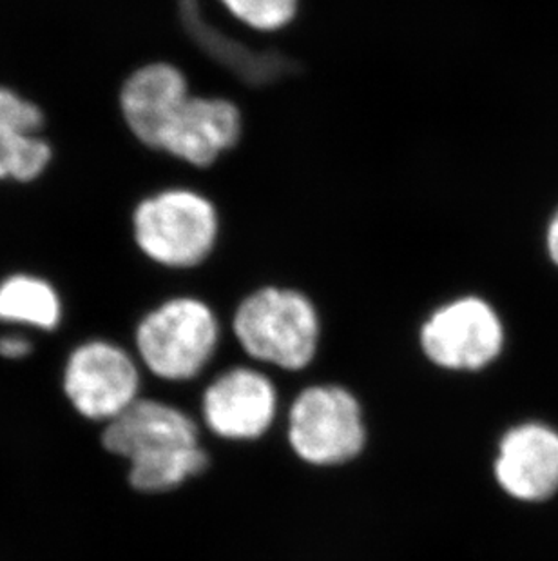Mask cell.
Returning a JSON list of instances; mask_svg holds the SVG:
<instances>
[{
    "label": "cell",
    "mask_w": 558,
    "mask_h": 561,
    "mask_svg": "<svg viewBox=\"0 0 558 561\" xmlns=\"http://www.w3.org/2000/svg\"><path fill=\"white\" fill-rule=\"evenodd\" d=\"M220 229L217 204L189 186L159 187L131 215L138 251L171 273H193L206 265L217 251Z\"/></svg>",
    "instance_id": "obj_1"
},
{
    "label": "cell",
    "mask_w": 558,
    "mask_h": 561,
    "mask_svg": "<svg viewBox=\"0 0 558 561\" xmlns=\"http://www.w3.org/2000/svg\"><path fill=\"white\" fill-rule=\"evenodd\" d=\"M229 329L251 360L283 371H303L323 344L322 312L292 287L265 286L237 304Z\"/></svg>",
    "instance_id": "obj_2"
},
{
    "label": "cell",
    "mask_w": 558,
    "mask_h": 561,
    "mask_svg": "<svg viewBox=\"0 0 558 561\" xmlns=\"http://www.w3.org/2000/svg\"><path fill=\"white\" fill-rule=\"evenodd\" d=\"M222 331V318L211 304L190 293H176L138 320L132 351L143 371L179 383L211 364Z\"/></svg>",
    "instance_id": "obj_3"
},
{
    "label": "cell",
    "mask_w": 558,
    "mask_h": 561,
    "mask_svg": "<svg viewBox=\"0 0 558 561\" xmlns=\"http://www.w3.org/2000/svg\"><path fill=\"white\" fill-rule=\"evenodd\" d=\"M142 371L135 351L113 340H84L63 362V398L80 419L104 427L142 398Z\"/></svg>",
    "instance_id": "obj_4"
},
{
    "label": "cell",
    "mask_w": 558,
    "mask_h": 561,
    "mask_svg": "<svg viewBox=\"0 0 558 561\" xmlns=\"http://www.w3.org/2000/svg\"><path fill=\"white\" fill-rule=\"evenodd\" d=\"M504 342L501 312L479 295L441 304L417 329L422 355L444 371H483L501 356Z\"/></svg>",
    "instance_id": "obj_5"
},
{
    "label": "cell",
    "mask_w": 558,
    "mask_h": 561,
    "mask_svg": "<svg viewBox=\"0 0 558 561\" xmlns=\"http://www.w3.org/2000/svg\"><path fill=\"white\" fill-rule=\"evenodd\" d=\"M289 444L311 466H342L367 444L363 409L339 386H311L298 394L287 419Z\"/></svg>",
    "instance_id": "obj_6"
},
{
    "label": "cell",
    "mask_w": 558,
    "mask_h": 561,
    "mask_svg": "<svg viewBox=\"0 0 558 561\" xmlns=\"http://www.w3.org/2000/svg\"><path fill=\"white\" fill-rule=\"evenodd\" d=\"M101 442L127 469L156 466L201 445L198 425L184 409L146 397L104 425Z\"/></svg>",
    "instance_id": "obj_7"
},
{
    "label": "cell",
    "mask_w": 558,
    "mask_h": 561,
    "mask_svg": "<svg viewBox=\"0 0 558 561\" xmlns=\"http://www.w3.org/2000/svg\"><path fill=\"white\" fill-rule=\"evenodd\" d=\"M278 392L267 375L253 367H232L218 375L201 397V420L218 438L258 439L275 424Z\"/></svg>",
    "instance_id": "obj_8"
},
{
    "label": "cell",
    "mask_w": 558,
    "mask_h": 561,
    "mask_svg": "<svg viewBox=\"0 0 558 561\" xmlns=\"http://www.w3.org/2000/svg\"><path fill=\"white\" fill-rule=\"evenodd\" d=\"M242 133V112L234 102L193 93L167 127L159 153L190 170H209L240 142Z\"/></svg>",
    "instance_id": "obj_9"
},
{
    "label": "cell",
    "mask_w": 558,
    "mask_h": 561,
    "mask_svg": "<svg viewBox=\"0 0 558 561\" xmlns=\"http://www.w3.org/2000/svg\"><path fill=\"white\" fill-rule=\"evenodd\" d=\"M190 96L193 85L184 69L153 60L135 69L121 85V118L143 148L159 153L167 127Z\"/></svg>",
    "instance_id": "obj_10"
},
{
    "label": "cell",
    "mask_w": 558,
    "mask_h": 561,
    "mask_svg": "<svg viewBox=\"0 0 558 561\" xmlns=\"http://www.w3.org/2000/svg\"><path fill=\"white\" fill-rule=\"evenodd\" d=\"M496 480L511 499L544 502L558 491V433L543 424H522L499 444Z\"/></svg>",
    "instance_id": "obj_11"
},
{
    "label": "cell",
    "mask_w": 558,
    "mask_h": 561,
    "mask_svg": "<svg viewBox=\"0 0 558 561\" xmlns=\"http://www.w3.org/2000/svg\"><path fill=\"white\" fill-rule=\"evenodd\" d=\"M44 113L35 102L0 85V181H37L54 151L43 137Z\"/></svg>",
    "instance_id": "obj_12"
},
{
    "label": "cell",
    "mask_w": 558,
    "mask_h": 561,
    "mask_svg": "<svg viewBox=\"0 0 558 561\" xmlns=\"http://www.w3.org/2000/svg\"><path fill=\"white\" fill-rule=\"evenodd\" d=\"M62 320V297L48 278L13 273L0 282V323L54 333Z\"/></svg>",
    "instance_id": "obj_13"
},
{
    "label": "cell",
    "mask_w": 558,
    "mask_h": 561,
    "mask_svg": "<svg viewBox=\"0 0 558 561\" xmlns=\"http://www.w3.org/2000/svg\"><path fill=\"white\" fill-rule=\"evenodd\" d=\"M301 0H217L237 24L258 33L281 32L298 16Z\"/></svg>",
    "instance_id": "obj_14"
},
{
    "label": "cell",
    "mask_w": 558,
    "mask_h": 561,
    "mask_svg": "<svg viewBox=\"0 0 558 561\" xmlns=\"http://www.w3.org/2000/svg\"><path fill=\"white\" fill-rule=\"evenodd\" d=\"M32 339L22 331H10L0 334V358L2 360L21 362L33 353Z\"/></svg>",
    "instance_id": "obj_15"
},
{
    "label": "cell",
    "mask_w": 558,
    "mask_h": 561,
    "mask_svg": "<svg viewBox=\"0 0 558 561\" xmlns=\"http://www.w3.org/2000/svg\"><path fill=\"white\" fill-rule=\"evenodd\" d=\"M546 250L551 262L558 267V209L546 229Z\"/></svg>",
    "instance_id": "obj_16"
}]
</instances>
